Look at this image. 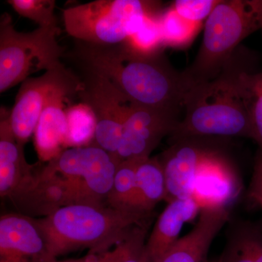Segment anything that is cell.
Here are the masks:
<instances>
[{
  "mask_svg": "<svg viewBox=\"0 0 262 262\" xmlns=\"http://www.w3.org/2000/svg\"><path fill=\"white\" fill-rule=\"evenodd\" d=\"M71 58L79 68L102 76L130 103L178 115L189 89L162 52L141 54L125 43L96 46L75 40Z\"/></svg>",
  "mask_w": 262,
  "mask_h": 262,
  "instance_id": "obj_1",
  "label": "cell"
},
{
  "mask_svg": "<svg viewBox=\"0 0 262 262\" xmlns=\"http://www.w3.org/2000/svg\"><path fill=\"white\" fill-rule=\"evenodd\" d=\"M247 57L236 51L216 77L189 90L185 115L170 135L173 142L207 136L253 139L239 82L241 73L249 67Z\"/></svg>",
  "mask_w": 262,
  "mask_h": 262,
  "instance_id": "obj_2",
  "label": "cell"
},
{
  "mask_svg": "<svg viewBox=\"0 0 262 262\" xmlns=\"http://www.w3.org/2000/svg\"><path fill=\"white\" fill-rule=\"evenodd\" d=\"M150 215L113 207L73 204L61 207L37 220L53 257L80 248L90 255L108 251L138 225L149 224Z\"/></svg>",
  "mask_w": 262,
  "mask_h": 262,
  "instance_id": "obj_3",
  "label": "cell"
},
{
  "mask_svg": "<svg viewBox=\"0 0 262 262\" xmlns=\"http://www.w3.org/2000/svg\"><path fill=\"white\" fill-rule=\"evenodd\" d=\"M204 27L195 59L183 72L189 90L220 75L241 42L262 27V0L220 1Z\"/></svg>",
  "mask_w": 262,
  "mask_h": 262,
  "instance_id": "obj_4",
  "label": "cell"
},
{
  "mask_svg": "<svg viewBox=\"0 0 262 262\" xmlns=\"http://www.w3.org/2000/svg\"><path fill=\"white\" fill-rule=\"evenodd\" d=\"M118 162L97 146L72 147L39 171L62 207L73 204L104 206Z\"/></svg>",
  "mask_w": 262,
  "mask_h": 262,
  "instance_id": "obj_5",
  "label": "cell"
},
{
  "mask_svg": "<svg viewBox=\"0 0 262 262\" xmlns=\"http://www.w3.org/2000/svg\"><path fill=\"white\" fill-rule=\"evenodd\" d=\"M160 3L143 0H96L63 10L66 32L75 40L115 46L123 43L149 15H160Z\"/></svg>",
  "mask_w": 262,
  "mask_h": 262,
  "instance_id": "obj_6",
  "label": "cell"
},
{
  "mask_svg": "<svg viewBox=\"0 0 262 262\" xmlns=\"http://www.w3.org/2000/svg\"><path fill=\"white\" fill-rule=\"evenodd\" d=\"M8 13L0 19V92L11 89L39 71L62 64L60 29L39 28L30 32L15 29Z\"/></svg>",
  "mask_w": 262,
  "mask_h": 262,
  "instance_id": "obj_7",
  "label": "cell"
},
{
  "mask_svg": "<svg viewBox=\"0 0 262 262\" xmlns=\"http://www.w3.org/2000/svg\"><path fill=\"white\" fill-rule=\"evenodd\" d=\"M80 71V86L77 95L80 102L91 108L96 118V132L91 145L115 156L130 103L102 76L84 69Z\"/></svg>",
  "mask_w": 262,
  "mask_h": 262,
  "instance_id": "obj_8",
  "label": "cell"
},
{
  "mask_svg": "<svg viewBox=\"0 0 262 262\" xmlns=\"http://www.w3.org/2000/svg\"><path fill=\"white\" fill-rule=\"evenodd\" d=\"M77 78L78 76L62 63L39 77L22 82L10 115V124L19 145L24 147L34 135L41 114L53 91Z\"/></svg>",
  "mask_w": 262,
  "mask_h": 262,
  "instance_id": "obj_9",
  "label": "cell"
},
{
  "mask_svg": "<svg viewBox=\"0 0 262 262\" xmlns=\"http://www.w3.org/2000/svg\"><path fill=\"white\" fill-rule=\"evenodd\" d=\"M179 121L178 115L130 103L114 158L118 163L150 158L162 139L171 135Z\"/></svg>",
  "mask_w": 262,
  "mask_h": 262,
  "instance_id": "obj_10",
  "label": "cell"
},
{
  "mask_svg": "<svg viewBox=\"0 0 262 262\" xmlns=\"http://www.w3.org/2000/svg\"><path fill=\"white\" fill-rule=\"evenodd\" d=\"M53 257L37 220L20 213L0 218V262H51Z\"/></svg>",
  "mask_w": 262,
  "mask_h": 262,
  "instance_id": "obj_11",
  "label": "cell"
},
{
  "mask_svg": "<svg viewBox=\"0 0 262 262\" xmlns=\"http://www.w3.org/2000/svg\"><path fill=\"white\" fill-rule=\"evenodd\" d=\"M196 139L173 141L159 159L165 174L168 203L191 196L193 184L202 165L217 153L196 143Z\"/></svg>",
  "mask_w": 262,
  "mask_h": 262,
  "instance_id": "obj_12",
  "label": "cell"
},
{
  "mask_svg": "<svg viewBox=\"0 0 262 262\" xmlns=\"http://www.w3.org/2000/svg\"><path fill=\"white\" fill-rule=\"evenodd\" d=\"M80 78L58 88L48 99L34 134V146L39 159L51 161L67 147V125L65 103L80 89Z\"/></svg>",
  "mask_w": 262,
  "mask_h": 262,
  "instance_id": "obj_13",
  "label": "cell"
},
{
  "mask_svg": "<svg viewBox=\"0 0 262 262\" xmlns=\"http://www.w3.org/2000/svg\"><path fill=\"white\" fill-rule=\"evenodd\" d=\"M241 185L228 162L218 153L212 155L196 174L191 196L204 208H228Z\"/></svg>",
  "mask_w": 262,
  "mask_h": 262,
  "instance_id": "obj_14",
  "label": "cell"
},
{
  "mask_svg": "<svg viewBox=\"0 0 262 262\" xmlns=\"http://www.w3.org/2000/svg\"><path fill=\"white\" fill-rule=\"evenodd\" d=\"M10 113L1 108L0 120V196L10 201L23 192L34 180L32 165L19 145L10 121Z\"/></svg>",
  "mask_w": 262,
  "mask_h": 262,
  "instance_id": "obj_15",
  "label": "cell"
},
{
  "mask_svg": "<svg viewBox=\"0 0 262 262\" xmlns=\"http://www.w3.org/2000/svg\"><path fill=\"white\" fill-rule=\"evenodd\" d=\"M229 219L228 208L202 209L192 230L180 237L160 262H209L212 242Z\"/></svg>",
  "mask_w": 262,
  "mask_h": 262,
  "instance_id": "obj_16",
  "label": "cell"
},
{
  "mask_svg": "<svg viewBox=\"0 0 262 262\" xmlns=\"http://www.w3.org/2000/svg\"><path fill=\"white\" fill-rule=\"evenodd\" d=\"M201 211V207L192 196L168 202L146 241V249L151 262L160 261L180 238L179 234L184 224L194 220Z\"/></svg>",
  "mask_w": 262,
  "mask_h": 262,
  "instance_id": "obj_17",
  "label": "cell"
},
{
  "mask_svg": "<svg viewBox=\"0 0 262 262\" xmlns=\"http://www.w3.org/2000/svg\"><path fill=\"white\" fill-rule=\"evenodd\" d=\"M167 200L166 182L158 158L141 160L136 170L135 192L131 208L150 215L155 206Z\"/></svg>",
  "mask_w": 262,
  "mask_h": 262,
  "instance_id": "obj_18",
  "label": "cell"
},
{
  "mask_svg": "<svg viewBox=\"0 0 262 262\" xmlns=\"http://www.w3.org/2000/svg\"><path fill=\"white\" fill-rule=\"evenodd\" d=\"M148 225L136 226L114 249L89 255L85 262H151L146 249Z\"/></svg>",
  "mask_w": 262,
  "mask_h": 262,
  "instance_id": "obj_19",
  "label": "cell"
},
{
  "mask_svg": "<svg viewBox=\"0 0 262 262\" xmlns=\"http://www.w3.org/2000/svg\"><path fill=\"white\" fill-rule=\"evenodd\" d=\"M219 262H262V232L254 225H243L231 239Z\"/></svg>",
  "mask_w": 262,
  "mask_h": 262,
  "instance_id": "obj_20",
  "label": "cell"
},
{
  "mask_svg": "<svg viewBox=\"0 0 262 262\" xmlns=\"http://www.w3.org/2000/svg\"><path fill=\"white\" fill-rule=\"evenodd\" d=\"M241 90L245 98L252 128L253 141L262 153V72L245 70L239 77Z\"/></svg>",
  "mask_w": 262,
  "mask_h": 262,
  "instance_id": "obj_21",
  "label": "cell"
},
{
  "mask_svg": "<svg viewBox=\"0 0 262 262\" xmlns=\"http://www.w3.org/2000/svg\"><path fill=\"white\" fill-rule=\"evenodd\" d=\"M68 134L66 146L79 147L93 144L96 122L88 105L80 102L66 108Z\"/></svg>",
  "mask_w": 262,
  "mask_h": 262,
  "instance_id": "obj_22",
  "label": "cell"
},
{
  "mask_svg": "<svg viewBox=\"0 0 262 262\" xmlns=\"http://www.w3.org/2000/svg\"><path fill=\"white\" fill-rule=\"evenodd\" d=\"M143 160H127L119 163L106 205L117 209L134 211L131 204L135 192L136 170Z\"/></svg>",
  "mask_w": 262,
  "mask_h": 262,
  "instance_id": "obj_23",
  "label": "cell"
},
{
  "mask_svg": "<svg viewBox=\"0 0 262 262\" xmlns=\"http://www.w3.org/2000/svg\"><path fill=\"white\" fill-rule=\"evenodd\" d=\"M160 23L163 46L176 48L189 46L202 27L201 24L183 18L171 7L162 13Z\"/></svg>",
  "mask_w": 262,
  "mask_h": 262,
  "instance_id": "obj_24",
  "label": "cell"
},
{
  "mask_svg": "<svg viewBox=\"0 0 262 262\" xmlns=\"http://www.w3.org/2000/svg\"><path fill=\"white\" fill-rule=\"evenodd\" d=\"M162 13L146 17L137 32L124 42L127 47L141 54L161 52V48L164 46L160 23Z\"/></svg>",
  "mask_w": 262,
  "mask_h": 262,
  "instance_id": "obj_25",
  "label": "cell"
},
{
  "mask_svg": "<svg viewBox=\"0 0 262 262\" xmlns=\"http://www.w3.org/2000/svg\"><path fill=\"white\" fill-rule=\"evenodd\" d=\"M8 3L20 16L30 19L39 27L58 29L54 0H9Z\"/></svg>",
  "mask_w": 262,
  "mask_h": 262,
  "instance_id": "obj_26",
  "label": "cell"
},
{
  "mask_svg": "<svg viewBox=\"0 0 262 262\" xmlns=\"http://www.w3.org/2000/svg\"><path fill=\"white\" fill-rule=\"evenodd\" d=\"M220 2L217 0H177L170 7L183 18L189 21L203 24Z\"/></svg>",
  "mask_w": 262,
  "mask_h": 262,
  "instance_id": "obj_27",
  "label": "cell"
},
{
  "mask_svg": "<svg viewBox=\"0 0 262 262\" xmlns=\"http://www.w3.org/2000/svg\"><path fill=\"white\" fill-rule=\"evenodd\" d=\"M249 196L262 209V154L259 151H257L255 159Z\"/></svg>",
  "mask_w": 262,
  "mask_h": 262,
  "instance_id": "obj_28",
  "label": "cell"
},
{
  "mask_svg": "<svg viewBox=\"0 0 262 262\" xmlns=\"http://www.w3.org/2000/svg\"><path fill=\"white\" fill-rule=\"evenodd\" d=\"M51 262H77V259H70V260H65V261H58V259H54Z\"/></svg>",
  "mask_w": 262,
  "mask_h": 262,
  "instance_id": "obj_29",
  "label": "cell"
},
{
  "mask_svg": "<svg viewBox=\"0 0 262 262\" xmlns=\"http://www.w3.org/2000/svg\"><path fill=\"white\" fill-rule=\"evenodd\" d=\"M209 262H219L218 259L213 260V261H209Z\"/></svg>",
  "mask_w": 262,
  "mask_h": 262,
  "instance_id": "obj_30",
  "label": "cell"
}]
</instances>
